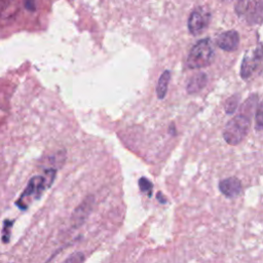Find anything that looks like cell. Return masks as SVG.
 Segmentation results:
<instances>
[{
  "instance_id": "cell-4",
  "label": "cell",
  "mask_w": 263,
  "mask_h": 263,
  "mask_svg": "<svg viewBox=\"0 0 263 263\" xmlns=\"http://www.w3.org/2000/svg\"><path fill=\"white\" fill-rule=\"evenodd\" d=\"M234 8L236 14L250 25L260 24L262 21V0H237Z\"/></svg>"
},
{
  "instance_id": "cell-17",
  "label": "cell",
  "mask_w": 263,
  "mask_h": 263,
  "mask_svg": "<svg viewBox=\"0 0 263 263\" xmlns=\"http://www.w3.org/2000/svg\"><path fill=\"white\" fill-rule=\"evenodd\" d=\"M10 1H11V0H0V8L3 9V7H4L6 4H8Z\"/></svg>"
},
{
  "instance_id": "cell-11",
  "label": "cell",
  "mask_w": 263,
  "mask_h": 263,
  "mask_svg": "<svg viewBox=\"0 0 263 263\" xmlns=\"http://www.w3.org/2000/svg\"><path fill=\"white\" fill-rule=\"evenodd\" d=\"M170 80H171V72H170L168 70H165V71L161 74V76L159 77L158 82H157L156 87H155L156 95H157V98H158L159 100L164 99V97L166 96Z\"/></svg>"
},
{
  "instance_id": "cell-3",
  "label": "cell",
  "mask_w": 263,
  "mask_h": 263,
  "mask_svg": "<svg viewBox=\"0 0 263 263\" xmlns=\"http://www.w3.org/2000/svg\"><path fill=\"white\" fill-rule=\"evenodd\" d=\"M250 127L251 117L240 113L227 122L223 130V138L227 144L237 145L247 137Z\"/></svg>"
},
{
  "instance_id": "cell-1",
  "label": "cell",
  "mask_w": 263,
  "mask_h": 263,
  "mask_svg": "<svg viewBox=\"0 0 263 263\" xmlns=\"http://www.w3.org/2000/svg\"><path fill=\"white\" fill-rule=\"evenodd\" d=\"M55 178V170L49 168L44 175H37L30 179L25 190L21 194L16 204L20 209H27L32 200L38 199L44 190L48 188Z\"/></svg>"
},
{
  "instance_id": "cell-12",
  "label": "cell",
  "mask_w": 263,
  "mask_h": 263,
  "mask_svg": "<svg viewBox=\"0 0 263 263\" xmlns=\"http://www.w3.org/2000/svg\"><path fill=\"white\" fill-rule=\"evenodd\" d=\"M238 101H239V96L238 95H234L232 97H230L225 105V112L227 114H232L235 112V110L238 107Z\"/></svg>"
},
{
  "instance_id": "cell-9",
  "label": "cell",
  "mask_w": 263,
  "mask_h": 263,
  "mask_svg": "<svg viewBox=\"0 0 263 263\" xmlns=\"http://www.w3.org/2000/svg\"><path fill=\"white\" fill-rule=\"evenodd\" d=\"M219 189L225 196L234 198L241 192V183L237 178L230 177L220 181Z\"/></svg>"
},
{
  "instance_id": "cell-7",
  "label": "cell",
  "mask_w": 263,
  "mask_h": 263,
  "mask_svg": "<svg viewBox=\"0 0 263 263\" xmlns=\"http://www.w3.org/2000/svg\"><path fill=\"white\" fill-rule=\"evenodd\" d=\"M93 204V196H87L83 202L79 204L73 212V215L71 217V222L74 227H79L84 223L86 218L88 217L91 208Z\"/></svg>"
},
{
  "instance_id": "cell-16",
  "label": "cell",
  "mask_w": 263,
  "mask_h": 263,
  "mask_svg": "<svg viewBox=\"0 0 263 263\" xmlns=\"http://www.w3.org/2000/svg\"><path fill=\"white\" fill-rule=\"evenodd\" d=\"M24 2L28 10H31V11L35 10V0H24Z\"/></svg>"
},
{
  "instance_id": "cell-2",
  "label": "cell",
  "mask_w": 263,
  "mask_h": 263,
  "mask_svg": "<svg viewBox=\"0 0 263 263\" xmlns=\"http://www.w3.org/2000/svg\"><path fill=\"white\" fill-rule=\"evenodd\" d=\"M214 47L210 38L197 41L187 57V67L189 69H200L208 67L214 60Z\"/></svg>"
},
{
  "instance_id": "cell-8",
  "label": "cell",
  "mask_w": 263,
  "mask_h": 263,
  "mask_svg": "<svg viewBox=\"0 0 263 263\" xmlns=\"http://www.w3.org/2000/svg\"><path fill=\"white\" fill-rule=\"evenodd\" d=\"M239 35L235 30L221 33L217 38V45L225 51H233L238 47Z\"/></svg>"
},
{
  "instance_id": "cell-15",
  "label": "cell",
  "mask_w": 263,
  "mask_h": 263,
  "mask_svg": "<svg viewBox=\"0 0 263 263\" xmlns=\"http://www.w3.org/2000/svg\"><path fill=\"white\" fill-rule=\"evenodd\" d=\"M83 260H84V257H83V254H81V253H77L75 255L73 254L68 259H66L67 262H72V261H74V262H81Z\"/></svg>"
},
{
  "instance_id": "cell-10",
  "label": "cell",
  "mask_w": 263,
  "mask_h": 263,
  "mask_svg": "<svg viewBox=\"0 0 263 263\" xmlns=\"http://www.w3.org/2000/svg\"><path fill=\"white\" fill-rule=\"evenodd\" d=\"M206 80H208V76L205 73L199 72V73L195 74L194 76L191 77V79L187 83V86H186L187 92L192 95V93H195V92L201 90L205 86Z\"/></svg>"
},
{
  "instance_id": "cell-14",
  "label": "cell",
  "mask_w": 263,
  "mask_h": 263,
  "mask_svg": "<svg viewBox=\"0 0 263 263\" xmlns=\"http://www.w3.org/2000/svg\"><path fill=\"white\" fill-rule=\"evenodd\" d=\"M256 128L261 130L262 128V104L259 103L256 110Z\"/></svg>"
},
{
  "instance_id": "cell-6",
  "label": "cell",
  "mask_w": 263,
  "mask_h": 263,
  "mask_svg": "<svg viewBox=\"0 0 263 263\" xmlns=\"http://www.w3.org/2000/svg\"><path fill=\"white\" fill-rule=\"evenodd\" d=\"M262 61V51L261 46L252 49L251 51L246 52L241 67H240V76L242 79H248L253 75L258 67H260Z\"/></svg>"
},
{
  "instance_id": "cell-5",
  "label": "cell",
  "mask_w": 263,
  "mask_h": 263,
  "mask_svg": "<svg viewBox=\"0 0 263 263\" xmlns=\"http://www.w3.org/2000/svg\"><path fill=\"white\" fill-rule=\"evenodd\" d=\"M210 21V11L205 8H197L188 17V30L192 35H199L208 28Z\"/></svg>"
},
{
  "instance_id": "cell-13",
  "label": "cell",
  "mask_w": 263,
  "mask_h": 263,
  "mask_svg": "<svg viewBox=\"0 0 263 263\" xmlns=\"http://www.w3.org/2000/svg\"><path fill=\"white\" fill-rule=\"evenodd\" d=\"M139 187L141 189L142 192H145L147 194H149V196H151V191L153 188V184L145 177H142L139 180Z\"/></svg>"
}]
</instances>
